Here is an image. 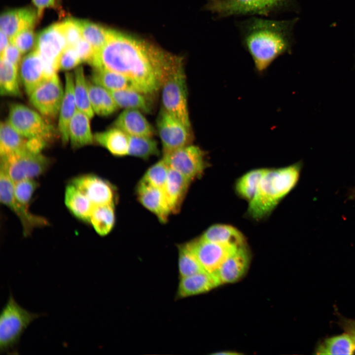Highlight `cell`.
Listing matches in <instances>:
<instances>
[{
    "instance_id": "7bdbcfd3",
    "label": "cell",
    "mask_w": 355,
    "mask_h": 355,
    "mask_svg": "<svg viewBox=\"0 0 355 355\" xmlns=\"http://www.w3.org/2000/svg\"><path fill=\"white\" fill-rule=\"evenodd\" d=\"M33 28L23 30L10 39L9 41L15 45L22 54L31 50L35 42Z\"/></svg>"
},
{
    "instance_id": "ee69618b",
    "label": "cell",
    "mask_w": 355,
    "mask_h": 355,
    "mask_svg": "<svg viewBox=\"0 0 355 355\" xmlns=\"http://www.w3.org/2000/svg\"><path fill=\"white\" fill-rule=\"evenodd\" d=\"M81 60L74 47L67 46L62 52L59 60V70L69 71L77 67Z\"/></svg>"
},
{
    "instance_id": "7402d4cb",
    "label": "cell",
    "mask_w": 355,
    "mask_h": 355,
    "mask_svg": "<svg viewBox=\"0 0 355 355\" xmlns=\"http://www.w3.org/2000/svg\"><path fill=\"white\" fill-rule=\"evenodd\" d=\"M114 127L128 136L152 137L153 135V127L138 109H125L116 118Z\"/></svg>"
},
{
    "instance_id": "8d00e7d4",
    "label": "cell",
    "mask_w": 355,
    "mask_h": 355,
    "mask_svg": "<svg viewBox=\"0 0 355 355\" xmlns=\"http://www.w3.org/2000/svg\"><path fill=\"white\" fill-rule=\"evenodd\" d=\"M128 136V155L146 159L159 154L157 142L152 137Z\"/></svg>"
},
{
    "instance_id": "277c9868",
    "label": "cell",
    "mask_w": 355,
    "mask_h": 355,
    "mask_svg": "<svg viewBox=\"0 0 355 355\" xmlns=\"http://www.w3.org/2000/svg\"><path fill=\"white\" fill-rule=\"evenodd\" d=\"M43 313L31 312L21 307L10 292L0 315V353L19 354L21 337L28 326Z\"/></svg>"
},
{
    "instance_id": "4dcf8cb0",
    "label": "cell",
    "mask_w": 355,
    "mask_h": 355,
    "mask_svg": "<svg viewBox=\"0 0 355 355\" xmlns=\"http://www.w3.org/2000/svg\"><path fill=\"white\" fill-rule=\"evenodd\" d=\"M27 139L19 134L7 121L0 123V157L27 150Z\"/></svg>"
},
{
    "instance_id": "bcb514c9",
    "label": "cell",
    "mask_w": 355,
    "mask_h": 355,
    "mask_svg": "<svg viewBox=\"0 0 355 355\" xmlns=\"http://www.w3.org/2000/svg\"><path fill=\"white\" fill-rule=\"evenodd\" d=\"M22 54L17 47L10 42L3 54L0 56V58L4 59L18 68Z\"/></svg>"
},
{
    "instance_id": "5bb4252c",
    "label": "cell",
    "mask_w": 355,
    "mask_h": 355,
    "mask_svg": "<svg viewBox=\"0 0 355 355\" xmlns=\"http://www.w3.org/2000/svg\"><path fill=\"white\" fill-rule=\"evenodd\" d=\"M71 183L83 193L94 206L114 204V187L107 181L93 174H85L71 179Z\"/></svg>"
},
{
    "instance_id": "484cf974",
    "label": "cell",
    "mask_w": 355,
    "mask_h": 355,
    "mask_svg": "<svg viewBox=\"0 0 355 355\" xmlns=\"http://www.w3.org/2000/svg\"><path fill=\"white\" fill-rule=\"evenodd\" d=\"M91 80L93 83L109 91L133 89L141 92L135 83L129 78L120 73L106 69L93 68Z\"/></svg>"
},
{
    "instance_id": "2e32d148",
    "label": "cell",
    "mask_w": 355,
    "mask_h": 355,
    "mask_svg": "<svg viewBox=\"0 0 355 355\" xmlns=\"http://www.w3.org/2000/svg\"><path fill=\"white\" fill-rule=\"evenodd\" d=\"M250 260L249 253L245 246L238 248L227 257L213 274L221 284L236 282L247 272Z\"/></svg>"
},
{
    "instance_id": "8992f818",
    "label": "cell",
    "mask_w": 355,
    "mask_h": 355,
    "mask_svg": "<svg viewBox=\"0 0 355 355\" xmlns=\"http://www.w3.org/2000/svg\"><path fill=\"white\" fill-rule=\"evenodd\" d=\"M43 117L26 106L12 104L6 121L24 138H39L48 143L54 138L56 131Z\"/></svg>"
},
{
    "instance_id": "7a4b0ae2",
    "label": "cell",
    "mask_w": 355,
    "mask_h": 355,
    "mask_svg": "<svg viewBox=\"0 0 355 355\" xmlns=\"http://www.w3.org/2000/svg\"><path fill=\"white\" fill-rule=\"evenodd\" d=\"M298 20L254 16L238 23L242 43L258 71H264L278 57L291 51L293 29Z\"/></svg>"
},
{
    "instance_id": "d590c367",
    "label": "cell",
    "mask_w": 355,
    "mask_h": 355,
    "mask_svg": "<svg viewBox=\"0 0 355 355\" xmlns=\"http://www.w3.org/2000/svg\"><path fill=\"white\" fill-rule=\"evenodd\" d=\"M82 37L89 43L96 52L100 50L106 42L111 29L88 20L78 19Z\"/></svg>"
},
{
    "instance_id": "c3c4849f",
    "label": "cell",
    "mask_w": 355,
    "mask_h": 355,
    "mask_svg": "<svg viewBox=\"0 0 355 355\" xmlns=\"http://www.w3.org/2000/svg\"><path fill=\"white\" fill-rule=\"evenodd\" d=\"M37 8L38 18L42 16L44 10L48 7H54L56 0H33Z\"/></svg>"
},
{
    "instance_id": "9a60e30c",
    "label": "cell",
    "mask_w": 355,
    "mask_h": 355,
    "mask_svg": "<svg viewBox=\"0 0 355 355\" xmlns=\"http://www.w3.org/2000/svg\"><path fill=\"white\" fill-rule=\"evenodd\" d=\"M188 243L203 269L211 273L215 272L227 257L238 248L208 241L201 237Z\"/></svg>"
},
{
    "instance_id": "83f0119b",
    "label": "cell",
    "mask_w": 355,
    "mask_h": 355,
    "mask_svg": "<svg viewBox=\"0 0 355 355\" xmlns=\"http://www.w3.org/2000/svg\"><path fill=\"white\" fill-rule=\"evenodd\" d=\"M201 237L208 241L235 248L245 246L243 234L236 228L228 225H213L208 228Z\"/></svg>"
},
{
    "instance_id": "e0dca14e",
    "label": "cell",
    "mask_w": 355,
    "mask_h": 355,
    "mask_svg": "<svg viewBox=\"0 0 355 355\" xmlns=\"http://www.w3.org/2000/svg\"><path fill=\"white\" fill-rule=\"evenodd\" d=\"M136 193L140 203L153 213L162 223H165L172 213L163 189L140 180Z\"/></svg>"
},
{
    "instance_id": "e575fe53",
    "label": "cell",
    "mask_w": 355,
    "mask_h": 355,
    "mask_svg": "<svg viewBox=\"0 0 355 355\" xmlns=\"http://www.w3.org/2000/svg\"><path fill=\"white\" fill-rule=\"evenodd\" d=\"M74 96L77 109L84 112L92 118L94 112L92 109L83 68L77 67L74 72Z\"/></svg>"
},
{
    "instance_id": "f1b7e54d",
    "label": "cell",
    "mask_w": 355,
    "mask_h": 355,
    "mask_svg": "<svg viewBox=\"0 0 355 355\" xmlns=\"http://www.w3.org/2000/svg\"><path fill=\"white\" fill-rule=\"evenodd\" d=\"M91 105L94 113L106 116L114 113L118 108L110 92L106 88L88 81Z\"/></svg>"
},
{
    "instance_id": "1f68e13d",
    "label": "cell",
    "mask_w": 355,
    "mask_h": 355,
    "mask_svg": "<svg viewBox=\"0 0 355 355\" xmlns=\"http://www.w3.org/2000/svg\"><path fill=\"white\" fill-rule=\"evenodd\" d=\"M115 221L114 204L94 206L89 223L101 236L108 235L113 229Z\"/></svg>"
},
{
    "instance_id": "f907efd6",
    "label": "cell",
    "mask_w": 355,
    "mask_h": 355,
    "mask_svg": "<svg viewBox=\"0 0 355 355\" xmlns=\"http://www.w3.org/2000/svg\"><path fill=\"white\" fill-rule=\"evenodd\" d=\"M238 354H240V353H238L235 352L228 351L219 352H217V353H215L213 354V355H238Z\"/></svg>"
},
{
    "instance_id": "836d02e7",
    "label": "cell",
    "mask_w": 355,
    "mask_h": 355,
    "mask_svg": "<svg viewBox=\"0 0 355 355\" xmlns=\"http://www.w3.org/2000/svg\"><path fill=\"white\" fill-rule=\"evenodd\" d=\"M118 108L138 109L144 112L150 110L145 94L136 90L127 89L110 91Z\"/></svg>"
},
{
    "instance_id": "f6af8a7d",
    "label": "cell",
    "mask_w": 355,
    "mask_h": 355,
    "mask_svg": "<svg viewBox=\"0 0 355 355\" xmlns=\"http://www.w3.org/2000/svg\"><path fill=\"white\" fill-rule=\"evenodd\" d=\"M76 50L81 62L90 64L95 51L91 45L82 37L73 46Z\"/></svg>"
},
{
    "instance_id": "60d3db41",
    "label": "cell",
    "mask_w": 355,
    "mask_h": 355,
    "mask_svg": "<svg viewBox=\"0 0 355 355\" xmlns=\"http://www.w3.org/2000/svg\"><path fill=\"white\" fill-rule=\"evenodd\" d=\"M38 186V183L35 178H27L14 182V191L15 197L21 203L29 207L33 196Z\"/></svg>"
},
{
    "instance_id": "4fadbf2b",
    "label": "cell",
    "mask_w": 355,
    "mask_h": 355,
    "mask_svg": "<svg viewBox=\"0 0 355 355\" xmlns=\"http://www.w3.org/2000/svg\"><path fill=\"white\" fill-rule=\"evenodd\" d=\"M157 124L163 154L190 144V129L163 108L159 115Z\"/></svg>"
},
{
    "instance_id": "b9f144b4",
    "label": "cell",
    "mask_w": 355,
    "mask_h": 355,
    "mask_svg": "<svg viewBox=\"0 0 355 355\" xmlns=\"http://www.w3.org/2000/svg\"><path fill=\"white\" fill-rule=\"evenodd\" d=\"M67 43V46L73 47L82 38L78 19L68 18L58 23Z\"/></svg>"
},
{
    "instance_id": "74e56055",
    "label": "cell",
    "mask_w": 355,
    "mask_h": 355,
    "mask_svg": "<svg viewBox=\"0 0 355 355\" xmlns=\"http://www.w3.org/2000/svg\"><path fill=\"white\" fill-rule=\"evenodd\" d=\"M266 169L251 170L242 176L237 181L236 190L242 197L249 202L254 197Z\"/></svg>"
},
{
    "instance_id": "cb8c5ba5",
    "label": "cell",
    "mask_w": 355,
    "mask_h": 355,
    "mask_svg": "<svg viewBox=\"0 0 355 355\" xmlns=\"http://www.w3.org/2000/svg\"><path fill=\"white\" fill-rule=\"evenodd\" d=\"M64 202L68 210L74 217L89 223L94 206L83 193L71 183L66 187Z\"/></svg>"
},
{
    "instance_id": "7c38bea8",
    "label": "cell",
    "mask_w": 355,
    "mask_h": 355,
    "mask_svg": "<svg viewBox=\"0 0 355 355\" xmlns=\"http://www.w3.org/2000/svg\"><path fill=\"white\" fill-rule=\"evenodd\" d=\"M64 94L60 79L55 73L37 87L29 96L31 104L44 117L56 118Z\"/></svg>"
},
{
    "instance_id": "681fc988",
    "label": "cell",
    "mask_w": 355,
    "mask_h": 355,
    "mask_svg": "<svg viewBox=\"0 0 355 355\" xmlns=\"http://www.w3.org/2000/svg\"><path fill=\"white\" fill-rule=\"evenodd\" d=\"M0 55L1 56L9 45L10 43V42L9 43V40H10L8 36L1 30L0 32Z\"/></svg>"
},
{
    "instance_id": "9c48e42d",
    "label": "cell",
    "mask_w": 355,
    "mask_h": 355,
    "mask_svg": "<svg viewBox=\"0 0 355 355\" xmlns=\"http://www.w3.org/2000/svg\"><path fill=\"white\" fill-rule=\"evenodd\" d=\"M0 201L18 218L24 237L31 235L35 229L49 224L47 219L32 213L29 207L17 199L14 191V182L1 168L0 172Z\"/></svg>"
},
{
    "instance_id": "52a82bcc",
    "label": "cell",
    "mask_w": 355,
    "mask_h": 355,
    "mask_svg": "<svg viewBox=\"0 0 355 355\" xmlns=\"http://www.w3.org/2000/svg\"><path fill=\"white\" fill-rule=\"evenodd\" d=\"M161 88L163 108L190 129L183 66H180L169 74Z\"/></svg>"
},
{
    "instance_id": "f546056e",
    "label": "cell",
    "mask_w": 355,
    "mask_h": 355,
    "mask_svg": "<svg viewBox=\"0 0 355 355\" xmlns=\"http://www.w3.org/2000/svg\"><path fill=\"white\" fill-rule=\"evenodd\" d=\"M355 352V342L345 332L325 338L318 344L316 355H352Z\"/></svg>"
},
{
    "instance_id": "30bf717a",
    "label": "cell",
    "mask_w": 355,
    "mask_h": 355,
    "mask_svg": "<svg viewBox=\"0 0 355 355\" xmlns=\"http://www.w3.org/2000/svg\"><path fill=\"white\" fill-rule=\"evenodd\" d=\"M66 47V41L58 23L50 26L39 34L36 39V49L49 77L57 73L59 70L60 56Z\"/></svg>"
},
{
    "instance_id": "3957f363",
    "label": "cell",
    "mask_w": 355,
    "mask_h": 355,
    "mask_svg": "<svg viewBox=\"0 0 355 355\" xmlns=\"http://www.w3.org/2000/svg\"><path fill=\"white\" fill-rule=\"evenodd\" d=\"M302 168V163L298 162L281 168L266 169L254 197L249 201V215L255 219L268 215L296 186Z\"/></svg>"
},
{
    "instance_id": "ffe728a7",
    "label": "cell",
    "mask_w": 355,
    "mask_h": 355,
    "mask_svg": "<svg viewBox=\"0 0 355 355\" xmlns=\"http://www.w3.org/2000/svg\"><path fill=\"white\" fill-rule=\"evenodd\" d=\"M221 284L213 273L205 271L180 278L177 297L182 299L208 292Z\"/></svg>"
},
{
    "instance_id": "603a6c76",
    "label": "cell",
    "mask_w": 355,
    "mask_h": 355,
    "mask_svg": "<svg viewBox=\"0 0 355 355\" xmlns=\"http://www.w3.org/2000/svg\"><path fill=\"white\" fill-rule=\"evenodd\" d=\"M191 181L178 171L170 168L163 190L172 213L180 210Z\"/></svg>"
},
{
    "instance_id": "7dc6e473",
    "label": "cell",
    "mask_w": 355,
    "mask_h": 355,
    "mask_svg": "<svg viewBox=\"0 0 355 355\" xmlns=\"http://www.w3.org/2000/svg\"><path fill=\"white\" fill-rule=\"evenodd\" d=\"M337 323L345 332L349 334L355 342V320L345 318L338 314Z\"/></svg>"
},
{
    "instance_id": "ab89813d",
    "label": "cell",
    "mask_w": 355,
    "mask_h": 355,
    "mask_svg": "<svg viewBox=\"0 0 355 355\" xmlns=\"http://www.w3.org/2000/svg\"><path fill=\"white\" fill-rule=\"evenodd\" d=\"M169 171V166L162 158L146 170L141 180L152 186L163 189Z\"/></svg>"
},
{
    "instance_id": "4316f807",
    "label": "cell",
    "mask_w": 355,
    "mask_h": 355,
    "mask_svg": "<svg viewBox=\"0 0 355 355\" xmlns=\"http://www.w3.org/2000/svg\"><path fill=\"white\" fill-rule=\"evenodd\" d=\"M94 141L115 156L128 155L129 136L120 129L113 127L94 135Z\"/></svg>"
},
{
    "instance_id": "44dd1931",
    "label": "cell",
    "mask_w": 355,
    "mask_h": 355,
    "mask_svg": "<svg viewBox=\"0 0 355 355\" xmlns=\"http://www.w3.org/2000/svg\"><path fill=\"white\" fill-rule=\"evenodd\" d=\"M65 79L64 94L59 113L58 127L62 142L66 144L69 141L70 123L77 107L74 96V75L66 72Z\"/></svg>"
},
{
    "instance_id": "d6a6232c",
    "label": "cell",
    "mask_w": 355,
    "mask_h": 355,
    "mask_svg": "<svg viewBox=\"0 0 355 355\" xmlns=\"http://www.w3.org/2000/svg\"><path fill=\"white\" fill-rule=\"evenodd\" d=\"M18 68L4 59L0 62V94L2 96L21 97L18 77Z\"/></svg>"
},
{
    "instance_id": "ac0fdd59",
    "label": "cell",
    "mask_w": 355,
    "mask_h": 355,
    "mask_svg": "<svg viewBox=\"0 0 355 355\" xmlns=\"http://www.w3.org/2000/svg\"><path fill=\"white\" fill-rule=\"evenodd\" d=\"M20 73L25 92L28 96L50 77L46 73L42 61L36 49L25 56L21 61Z\"/></svg>"
},
{
    "instance_id": "6da1fadb",
    "label": "cell",
    "mask_w": 355,
    "mask_h": 355,
    "mask_svg": "<svg viewBox=\"0 0 355 355\" xmlns=\"http://www.w3.org/2000/svg\"><path fill=\"white\" fill-rule=\"evenodd\" d=\"M89 65L120 73L133 80L142 93L150 94L161 88L183 63L181 58L153 44L111 30Z\"/></svg>"
},
{
    "instance_id": "f35d334b",
    "label": "cell",
    "mask_w": 355,
    "mask_h": 355,
    "mask_svg": "<svg viewBox=\"0 0 355 355\" xmlns=\"http://www.w3.org/2000/svg\"><path fill=\"white\" fill-rule=\"evenodd\" d=\"M178 248V266L180 278L205 271L188 243L180 245Z\"/></svg>"
},
{
    "instance_id": "d6986e66",
    "label": "cell",
    "mask_w": 355,
    "mask_h": 355,
    "mask_svg": "<svg viewBox=\"0 0 355 355\" xmlns=\"http://www.w3.org/2000/svg\"><path fill=\"white\" fill-rule=\"evenodd\" d=\"M37 18V12L31 8L9 10L0 15V30L8 36L10 40L20 32L33 28Z\"/></svg>"
},
{
    "instance_id": "8fae6325",
    "label": "cell",
    "mask_w": 355,
    "mask_h": 355,
    "mask_svg": "<svg viewBox=\"0 0 355 355\" xmlns=\"http://www.w3.org/2000/svg\"><path fill=\"white\" fill-rule=\"evenodd\" d=\"M163 158L170 168L191 181L200 177L207 166L204 151L198 146L190 144L163 154Z\"/></svg>"
},
{
    "instance_id": "5b68a950",
    "label": "cell",
    "mask_w": 355,
    "mask_h": 355,
    "mask_svg": "<svg viewBox=\"0 0 355 355\" xmlns=\"http://www.w3.org/2000/svg\"><path fill=\"white\" fill-rule=\"evenodd\" d=\"M205 7L219 18L269 16L298 9L295 0H209Z\"/></svg>"
},
{
    "instance_id": "d4e9b609",
    "label": "cell",
    "mask_w": 355,
    "mask_h": 355,
    "mask_svg": "<svg viewBox=\"0 0 355 355\" xmlns=\"http://www.w3.org/2000/svg\"><path fill=\"white\" fill-rule=\"evenodd\" d=\"M90 119L85 113L77 109L71 119L69 135V141L73 148H79L94 142V135L91 129Z\"/></svg>"
},
{
    "instance_id": "ba28073f",
    "label": "cell",
    "mask_w": 355,
    "mask_h": 355,
    "mask_svg": "<svg viewBox=\"0 0 355 355\" xmlns=\"http://www.w3.org/2000/svg\"><path fill=\"white\" fill-rule=\"evenodd\" d=\"M50 164V159L41 152L27 150L0 157V168L5 170L14 182L35 178L45 173Z\"/></svg>"
}]
</instances>
